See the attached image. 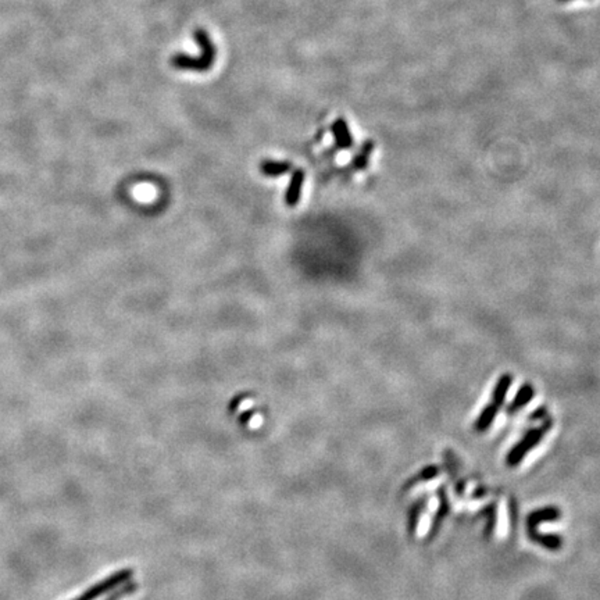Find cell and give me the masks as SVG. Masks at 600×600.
Returning <instances> with one entry per match:
<instances>
[{
    "instance_id": "1",
    "label": "cell",
    "mask_w": 600,
    "mask_h": 600,
    "mask_svg": "<svg viewBox=\"0 0 600 600\" xmlns=\"http://www.w3.org/2000/svg\"><path fill=\"white\" fill-rule=\"evenodd\" d=\"M195 40L198 42L202 53L199 57H192L183 53L174 55L171 59L173 67L178 70L196 71V72H205L213 67L215 62V47L213 43L210 36L202 28L195 31Z\"/></svg>"
},
{
    "instance_id": "2",
    "label": "cell",
    "mask_w": 600,
    "mask_h": 600,
    "mask_svg": "<svg viewBox=\"0 0 600 600\" xmlns=\"http://www.w3.org/2000/svg\"><path fill=\"white\" fill-rule=\"evenodd\" d=\"M550 428H552V420H548V421H545V424H542L539 428L530 429L526 434V436L509 452L507 459H506L507 464L510 467H514L519 463H521L524 460V458H526V455L542 441V438L546 435V432Z\"/></svg>"
},
{
    "instance_id": "3",
    "label": "cell",
    "mask_w": 600,
    "mask_h": 600,
    "mask_svg": "<svg viewBox=\"0 0 600 600\" xmlns=\"http://www.w3.org/2000/svg\"><path fill=\"white\" fill-rule=\"evenodd\" d=\"M132 570L131 568H125V570H120L111 575H108L106 579L98 582L96 585L88 588L84 594H81L78 598H74L72 600H96L101 596H103L107 592H111L114 588L123 585L125 581H128L132 575Z\"/></svg>"
},
{
    "instance_id": "4",
    "label": "cell",
    "mask_w": 600,
    "mask_h": 600,
    "mask_svg": "<svg viewBox=\"0 0 600 600\" xmlns=\"http://www.w3.org/2000/svg\"><path fill=\"white\" fill-rule=\"evenodd\" d=\"M331 131L334 135V141L335 146L341 150H351L354 146L353 137H352V131L348 125V121L342 117L336 118L332 125H331Z\"/></svg>"
},
{
    "instance_id": "5",
    "label": "cell",
    "mask_w": 600,
    "mask_h": 600,
    "mask_svg": "<svg viewBox=\"0 0 600 600\" xmlns=\"http://www.w3.org/2000/svg\"><path fill=\"white\" fill-rule=\"evenodd\" d=\"M305 171L298 169L293 171L288 189L285 192V205L288 208H295L298 206V203L300 202L302 198V191H303V183H305Z\"/></svg>"
},
{
    "instance_id": "6",
    "label": "cell",
    "mask_w": 600,
    "mask_h": 600,
    "mask_svg": "<svg viewBox=\"0 0 600 600\" xmlns=\"http://www.w3.org/2000/svg\"><path fill=\"white\" fill-rule=\"evenodd\" d=\"M562 517V513L557 507H545V509H539L533 513H531L527 519V527L528 531L536 530V527L542 523H549V521H556Z\"/></svg>"
},
{
    "instance_id": "7",
    "label": "cell",
    "mask_w": 600,
    "mask_h": 600,
    "mask_svg": "<svg viewBox=\"0 0 600 600\" xmlns=\"http://www.w3.org/2000/svg\"><path fill=\"white\" fill-rule=\"evenodd\" d=\"M374 149H375L374 142H364V143L361 145V147L358 149V152L354 154L353 159H352V162H351V169H352L353 171H356V173H357V171H363V170H366V169H367V166H368V163H370V159H371V154H373Z\"/></svg>"
},
{
    "instance_id": "8",
    "label": "cell",
    "mask_w": 600,
    "mask_h": 600,
    "mask_svg": "<svg viewBox=\"0 0 600 600\" xmlns=\"http://www.w3.org/2000/svg\"><path fill=\"white\" fill-rule=\"evenodd\" d=\"M533 395H535L533 387L531 384H528V383L523 384L520 387V389H519L517 395L514 396V399L511 400V403L509 404L507 412L509 413H517L519 410H521L524 406H527L530 403L531 399L533 397Z\"/></svg>"
},
{
    "instance_id": "9",
    "label": "cell",
    "mask_w": 600,
    "mask_h": 600,
    "mask_svg": "<svg viewBox=\"0 0 600 600\" xmlns=\"http://www.w3.org/2000/svg\"><path fill=\"white\" fill-rule=\"evenodd\" d=\"M438 496H439V502H441V506H439V510H438V513L435 514V517H434V520H432V527H431V530H429V536H434L438 530L441 528V524H442V521L445 520V517L448 516V513H449V502H448V496H446V488L445 487H439V489H438Z\"/></svg>"
},
{
    "instance_id": "10",
    "label": "cell",
    "mask_w": 600,
    "mask_h": 600,
    "mask_svg": "<svg viewBox=\"0 0 600 600\" xmlns=\"http://www.w3.org/2000/svg\"><path fill=\"white\" fill-rule=\"evenodd\" d=\"M513 384V375L506 373L503 375L499 377L496 385H494V392H492V403H494L497 407H502L506 399V395L509 392V389Z\"/></svg>"
},
{
    "instance_id": "11",
    "label": "cell",
    "mask_w": 600,
    "mask_h": 600,
    "mask_svg": "<svg viewBox=\"0 0 600 600\" xmlns=\"http://www.w3.org/2000/svg\"><path fill=\"white\" fill-rule=\"evenodd\" d=\"M528 536L532 540H535L536 543H539L540 546H543L549 550H559L563 545V539L559 535H553V533L545 535V533H540L536 530H530L528 531Z\"/></svg>"
},
{
    "instance_id": "12",
    "label": "cell",
    "mask_w": 600,
    "mask_h": 600,
    "mask_svg": "<svg viewBox=\"0 0 600 600\" xmlns=\"http://www.w3.org/2000/svg\"><path fill=\"white\" fill-rule=\"evenodd\" d=\"M292 170V164L288 162H274V160H266L260 166V171L266 177H281L283 174L289 173Z\"/></svg>"
},
{
    "instance_id": "13",
    "label": "cell",
    "mask_w": 600,
    "mask_h": 600,
    "mask_svg": "<svg viewBox=\"0 0 600 600\" xmlns=\"http://www.w3.org/2000/svg\"><path fill=\"white\" fill-rule=\"evenodd\" d=\"M500 407H497L494 403H491V404H488L484 410H482V413H481V416L478 417V420L475 421V429L477 431H480V432H484V431H487L492 423H494V417H496V414H497V410H499Z\"/></svg>"
},
{
    "instance_id": "14",
    "label": "cell",
    "mask_w": 600,
    "mask_h": 600,
    "mask_svg": "<svg viewBox=\"0 0 600 600\" xmlns=\"http://www.w3.org/2000/svg\"><path fill=\"white\" fill-rule=\"evenodd\" d=\"M439 472H441V470H439V467L438 465H428V467H425L424 470H421L416 477H413V480H410L407 484H406V489L409 488V487H413V485H416V484H419V482H426V481H431V480H434V478H436L438 475H439Z\"/></svg>"
},
{
    "instance_id": "15",
    "label": "cell",
    "mask_w": 600,
    "mask_h": 600,
    "mask_svg": "<svg viewBox=\"0 0 600 600\" xmlns=\"http://www.w3.org/2000/svg\"><path fill=\"white\" fill-rule=\"evenodd\" d=\"M424 506H425V497L424 499H419L410 507V513H409V532H410V535H413L414 531H416L417 523H419V517H420V514L423 511Z\"/></svg>"
},
{
    "instance_id": "16",
    "label": "cell",
    "mask_w": 600,
    "mask_h": 600,
    "mask_svg": "<svg viewBox=\"0 0 600 600\" xmlns=\"http://www.w3.org/2000/svg\"><path fill=\"white\" fill-rule=\"evenodd\" d=\"M137 588H138V585L137 584H128V585H124L123 588H120V589H117V591H114L106 600H121L124 599L125 596H128V595H131V594H134L135 591H137Z\"/></svg>"
},
{
    "instance_id": "17",
    "label": "cell",
    "mask_w": 600,
    "mask_h": 600,
    "mask_svg": "<svg viewBox=\"0 0 600 600\" xmlns=\"http://www.w3.org/2000/svg\"><path fill=\"white\" fill-rule=\"evenodd\" d=\"M545 416H546V407H539V409L536 410V413L531 414L530 420H538V419L545 417Z\"/></svg>"
},
{
    "instance_id": "18",
    "label": "cell",
    "mask_w": 600,
    "mask_h": 600,
    "mask_svg": "<svg viewBox=\"0 0 600 600\" xmlns=\"http://www.w3.org/2000/svg\"><path fill=\"white\" fill-rule=\"evenodd\" d=\"M487 494V489H484V488H480V489H477L475 492H474V497H482V496H485Z\"/></svg>"
},
{
    "instance_id": "19",
    "label": "cell",
    "mask_w": 600,
    "mask_h": 600,
    "mask_svg": "<svg viewBox=\"0 0 600 600\" xmlns=\"http://www.w3.org/2000/svg\"><path fill=\"white\" fill-rule=\"evenodd\" d=\"M559 1H570V0H559Z\"/></svg>"
}]
</instances>
